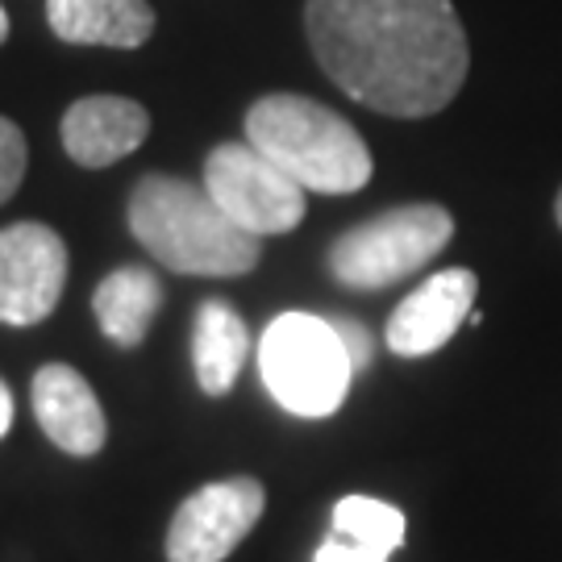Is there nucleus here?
<instances>
[{"label":"nucleus","instance_id":"16","mask_svg":"<svg viewBox=\"0 0 562 562\" xmlns=\"http://www.w3.org/2000/svg\"><path fill=\"white\" fill-rule=\"evenodd\" d=\"M25 162H30V155H25L21 130L9 117H0V204L21 188V180H25Z\"/></svg>","mask_w":562,"mask_h":562},{"label":"nucleus","instance_id":"21","mask_svg":"<svg viewBox=\"0 0 562 562\" xmlns=\"http://www.w3.org/2000/svg\"><path fill=\"white\" fill-rule=\"evenodd\" d=\"M554 217H559V229H562V188H559V201H554Z\"/></svg>","mask_w":562,"mask_h":562},{"label":"nucleus","instance_id":"17","mask_svg":"<svg viewBox=\"0 0 562 562\" xmlns=\"http://www.w3.org/2000/svg\"><path fill=\"white\" fill-rule=\"evenodd\" d=\"M329 322H334L341 346H346V355H350V367H355V375H359V371H367V367H371V359H375V341H371V329H367L362 322H355V317H329Z\"/></svg>","mask_w":562,"mask_h":562},{"label":"nucleus","instance_id":"5","mask_svg":"<svg viewBox=\"0 0 562 562\" xmlns=\"http://www.w3.org/2000/svg\"><path fill=\"white\" fill-rule=\"evenodd\" d=\"M454 238V217L442 204H401L346 229L329 246V276L355 292H380L417 276Z\"/></svg>","mask_w":562,"mask_h":562},{"label":"nucleus","instance_id":"18","mask_svg":"<svg viewBox=\"0 0 562 562\" xmlns=\"http://www.w3.org/2000/svg\"><path fill=\"white\" fill-rule=\"evenodd\" d=\"M313 562H387V554L371 550V546L350 542V538H341V533H334V529H329V538L317 546Z\"/></svg>","mask_w":562,"mask_h":562},{"label":"nucleus","instance_id":"19","mask_svg":"<svg viewBox=\"0 0 562 562\" xmlns=\"http://www.w3.org/2000/svg\"><path fill=\"white\" fill-rule=\"evenodd\" d=\"M9 425H13V396H9V383L0 380V438L9 434Z\"/></svg>","mask_w":562,"mask_h":562},{"label":"nucleus","instance_id":"9","mask_svg":"<svg viewBox=\"0 0 562 562\" xmlns=\"http://www.w3.org/2000/svg\"><path fill=\"white\" fill-rule=\"evenodd\" d=\"M475 296H480V280L467 267H446L438 276H429L387 317V329H383L387 350L401 359H425L442 350L462 329V322H471Z\"/></svg>","mask_w":562,"mask_h":562},{"label":"nucleus","instance_id":"3","mask_svg":"<svg viewBox=\"0 0 562 562\" xmlns=\"http://www.w3.org/2000/svg\"><path fill=\"white\" fill-rule=\"evenodd\" d=\"M246 142L283 167L304 192L350 196L371 183V150L350 121L296 92H271L250 104Z\"/></svg>","mask_w":562,"mask_h":562},{"label":"nucleus","instance_id":"1","mask_svg":"<svg viewBox=\"0 0 562 562\" xmlns=\"http://www.w3.org/2000/svg\"><path fill=\"white\" fill-rule=\"evenodd\" d=\"M322 71L383 117H434L459 97L471 46L450 0H304Z\"/></svg>","mask_w":562,"mask_h":562},{"label":"nucleus","instance_id":"7","mask_svg":"<svg viewBox=\"0 0 562 562\" xmlns=\"http://www.w3.org/2000/svg\"><path fill=\"white\" fill-rule=\"evenodd\" d=\"M267 492L255 475L196 487L167 529V562H225L262 521Z\"/></svg>","mask_w":562,"mask_h":562},{"label":"nucleus","instance_id":"12","mask_svg":"<svg viewBox=\"0 0 562 562\" xmlns=\"http://www.w3.org/2000/svg\"><path fill=\"white\" fill-rule=\"evenodd\" d=\"M46 21L71 46L134 50L155 34V9L146 0H46Z\"/></svg>","mask_w":562,"mask_h":562},{"label":"nucleus","instance_id":"20","mask_svg":"<svg viewBox=\"0 0 562 562\" xmlns=\"http://www.w3.org/2000/svg\"><path fill=\"white\" fill-rule=\"evenodd\" d=\"M9 38V13H4V4H0V42Z\"/></svg>","mask_w":562,"mask_h":562},{"label":"nucleus","instance_id":"15","mask_svg":"<svg viewBox=\"0 0 562 562\" xmlns=\"http://www.w3.org/2000/svg\"><path fill=\"white\" fill-rule=\"evenodd\" d=\"M404 513L396 504L375 501V496H341L334 504V533L359 546H371L380 554H396L404 546Z\"/></svg>","mask_w":562,"mask_h":562},{"label":"nucleus","instance_id":"14","mask_svg":"<svg viewBox=\"0 0 562 562\" xmlns=\"http://www.w3.org/2000/svg\"><path fill=\"white\" fill-rule=\"evenodd\" d=\"M250 355V329L225 301H204L192 322V367L204 396H225Z\"/></svg>","mask_w":562,"mask_h":562},{"label":"nucleus","instance_id":"8","mask_svg":"<svg viewBox=\"0 0 562 562\" xmlns=\"http://www.w3.org/2000/svg\"><path fill=\"white\" fill-rule=\"evenodd\" d=\"M67 288V246L42 222L0 229V322L38 325Z\"/></svg>","mask_w":562,"mask_h":562},{"label":"nucleus","instance_id":"2","mask_svg":"<svg viewBox=\"0 0 562 562\" xmlns=\"http://www.w3.org/2000/svg\"><path fill=\"white\" fill-rule=\"evenodd\" d=\"M130 229L146 246L150 259L180 276H246L262 255V238L246 234L209 188L180 180V176H142L130 192Z\"/></svg>","mask_w":562,"mask_h":562},{"label":"nucleus","instance_id":"4","mask_svg":"<svg viewBox=\"0 0 562 562\" xmlns=\"http://www.w3.org/2000/svg\"><path fill=\"white\" fill-rule=\"evenodd\" d=\"M259 375L280 408L317 422L341 408L355 367L334 322L313 313H283L262 329Z\"/></svg>","mask_w":562,"mask_h":562},{"label":"nucleus","instance_id":"10","mask_svg":"<svg viewBox=\"0 0 562 562\" xmlns=\"http://www.w3.org/2000/svg\"><path fill=\"white\" fill-rule=\"evenodd\" d=\"M30 401H34V417H38L42 434L59 446L63 454L92 459L104 450V438H109L104 408L92 392V383L83 380L76 367L46 362L34 375Z\"/></svg>","mask_w":562,"mask_h":562},{"label":"nucleus","instance_id":"13","mask_svg":"<svg viewBox=\"0 0 562 562\" xmlns=\"http://www.w3.org/2000/svg\"><path fill=\"white\" fill-rule=\"evenodd\" d=\"M162 308V283L150 267H117L113 276H104L97 296H92V313L101 322L104 338L134 350L146 341L150 322Z\"/></svg>","mask_w":562,"mask_h":562},{"label":"nucleus","instance_id":"6","mask_svg":"<svg viewBox=\"0 0 562 562\" xmlns=\"http://www.w3.org/2000/svg\"><path fill=\"white\" fill-rule=\"evenodd\" d=\"M204 188L225 217L255 238L288 234L304 222V188L250 142H222L204 159Z\"/></svg>","mask_w":562,"mask_h":562},{"label":"nucleus","instance_id":"11","mask_svg":"<svg viewBox=\"0 0 562 562\" xmlns=\"http://www.w3.org/2000/svg\"><path fill=\"white\" fill-rule=\"evenodd\" d=\"M150 134V113L130 97H83L63 113V150L80 167H113Z\"/></svg>","mask_w":562,"mask_h":562}]
</instances>
